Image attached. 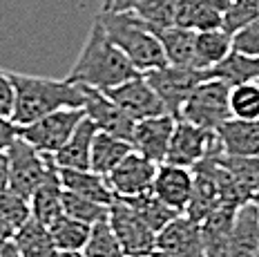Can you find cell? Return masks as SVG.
<instances>
[{
	"mask_svg": "<svg viewBox=\"0 0 259 257\" xmlns=\"http://www.w3.org/2000/svg\"><path fill=\"white\" fill-rule=\"evenodd\" d=\"M139 74L141 72L130 63V58L107 38L105 29L99 23H94L76 63L65 78L69 83L88 85V88L105 92V90L116 88Z\"/></svg>",
	"mask_w": 259,
	"mask_h": 257,
	"instance_id": "obj_1",
	"label": "cell"
},
{
	"mask_svg": "<svg viewBox=\"0 0 259 257\" xmlns=\"http://www.w3.org/2000/svg\"><path fill=\"white\" fill-rule=\"evenodd\" d=\"M14 85V112L12 121L16 125L34 123L40 116L63 108H83L85 92L67 78H45L29 74L9 72Z\"/></svg>",
	"mask_w": 259,
	"mask_h": 257,
	"instance_id": "obj_2",
	"label": "cell"
},
{
	"mask_svg": "<svg viewBox=\"0 0 259 257\" xmlns=\"http://www.w3.org/2000/svg\"><path fill=\"white\" fill-rule=\"evenodd\" d=\"M96 23L105 29L107 38L130 58V63L141 74L168 65L159 38L134 12H99Z\"/></svg>",
	"mask_w": 259,
	"mask_h": 257,
	"instance_id": "obj_3",
	"label": "cell"
},
{
	"mask_svg": "<svg viewBox=\"0 0 259 257\" xmlns=\"http://www.w3.org/2000/svg\"><path fill=\"white\" fill-rule=\"evenodd\" d=\"M230 85H226L219 78H206L197 85V90L188 96V101L183 103L177 119H183L192 125H199L203 130L217 132L219 125H224L230 116Z\"/></svg>",
	"mask_w": 259,
	"mask_h": 257,
	"instance_id": "obj_4",
	"label": "cell"
},
{
	"mask_svg": "<svg viewBox=\"0 0 259 257\" xmlns=\"http://www.w3.org/2000/svg\"><path fill=\"white\" fill-rule=\"evenodd\" d=\"M85 119L83 108H63L56 112L40 116L34 123L18 127V137L27 141L31 148H36L38 152L54 154L56 150L65 146L72 132L78 127V123Z\"/></svg>",
	"mask_w": 259,
	"mask_h": 257,
	"instance_id": "obj_5",
	"label": "cell"
},
{
	"mask_svg": "<svg viewBox=\"0 0 259 257\" xmlns=\"http://www.w3.org/2000/svg\"><path fill=\"white\" fill-rule=\"evenodd\" d=\"M145 81L150 83V88L156 92V96L161 99L163 108L168 114H172L177 119L179 112L183 108V103L188 101L197 85L208 78L206 69H194V67H179V65H163L150 69L143 74Z\"/></svg>",
	"mask_w": 259,
	"mask_h": 257,
	"instance_id": "obj_6",
	"label": "cell"
},
{
	"mask_svg": "<svg viewBox=\"0 0 259 257\" xmlns=\"http://www.w3.org/2000/svg\"><path fill=\"white\" fill-rule=\"evenodd\" d=\"M107 224L125 257H150L156 250V233L127 201L114 199L110 203Z\"/></svg>",
	"mask_w": 259,
	"mask_h": 257,
	"instance_id": "obj_7",
	"label": "cell"
},
{
	"mask_svg": "<svg viewBox=\"0 0 259 257\" xmlns=\"http://www.w3.org/2000/svg\"><path fill=\"white\" fill-rule=\"evenodd\" d=\"M7 161H9V188L18 192V195H23L25 199H29L34 195V190L47 179V175H50L54 165L52 154L38 152L20 137L7 148Z\"/></svg>",
	"mask_w": 259,
	"mask_h": 257,
	"instance_id": "obj_8",
	"label": "cell"
},
{
	"mask_svg": "<svg viewBox=\"0 0 259 257\" xmlns=\"http://www.w3.org/2000/svg\"><path fill=\"white\" fill-rule=\"evenodd\" d=\"M214 148H217V132L203 130V127L192 125V123H188L183 119H177L175 130H172V139H170V148H168L163 163L194 168Z\"/></svg>",
	"mask_w": 259,
	"mask_h": 257,
	"instance_id": "obj_9",
	"label": "cell"
},
{
	"mask_svg": "<svg viewBox=\"0 0 259 257\" xmlns=\"http://www.w3.org/2000/svg\"><path fill=\"white\" fill-rule=\"evenodd\" d=\"M154 175L156 163L150 161L143 154H139L137 150H132L105 179L116 199H132V197H139L143 192L152 190Z\"/></svg>",
	"mask_w": 259,
	"mask_h": 257,
	"instance_id": "obj_10",
	"label": "cell"
},
{
	"mask_svg": "<svg viewBox=\"0 0 259 257\" xmlns=\"http://www.w3.org/2000/svg\"><path fill=\"white\" fill-rule=\"evenodd\" d=\"M105 94L110 96L132 121L168 114L163 103H161V99L156 96L154 90L150 88V83L145 81L143 74H139V76L130 78V81L116 85V88H112V90H105Z\"/></svg>",
	"mask_w": 259,
	"mask_h": 257,
	"instance_id": "obj_11",
	"label": "cell"
},
{
	"mask_svg": "<svg viewBox=\"0 0 259 257\" xmlns=\"http://www.w3.org/2000/svg\"><path fill=\"white\" fill-rule=\"evenodd\" d=\"M80 88L85 92V105H83L85 116L94 123L96 130L130 141L137 121L130 119L103 90H94V88H88V85H80Z\"/></svg>",
	"mask_w": 259,
	"mask_h": 257,
	"instance_id": "obj_12",
	"label": "cell"
},
{
	"mask_svg": "<svg viewBox=\"0 0 259 257\" xmlns=\"http://www.w3.org/2000/svg\"><path fill=\"white\" fill-rule=\"evenodd\" d=\"M156 250L175 257H206L201 224L177 215L161 233H156Z\"/></svg>",
	"mask_w": 259,
	"mask_h": 257,
	"instance_id": "obj_13",
	"label": "cell"
},
{
	"mask_svg": "<svg viewBox=\"0 0 259 257\" xmlns=\"http://www.w3.org/2000/svg\"><path fill=\"white\" fill-rule=\"evenodd\" d=\"M175 116L172 114H159V116H150V119H141L134 123V132H132V148L139 154L148 157L150 161H154L156 165L165 161V154L170 148V139L172 130H175Z\"/></svg>",
	"mask_w": 259,
	"mask_h": 257,
	"instance_id": "obj_14",
	"label": "cell"
},
{
	"mask_svg": "<svg viewBox=\"0 0 259 257\" xmlns=\"http://www.w3.org/2000/svg\"><path fill=\"white\" fill-rule=\"evenodd\" d=\"M194 186L192 168H183L175 163H159L152 181V192L159 197L165 206L175 208L177 212H186V206L190 201Z\"/></svg>",
	"mask_w": 259,
	"mask_h": 257,
	"instance_id": "obj_15",
	"label": "cell"
},
{
	"mask_svg": "<svg viewBox=\"0 0 259 257\" xmlns=\"http://www.w3.org/2000/svg\"><path fill=\"white\" fill-rule=\"evenodd\" d=\"M217 141L224 154L230 157H257L259 154V121L228 119L217 127Z\"/></svg>",
	"mask_w": 259,
	"mask_h": 257,
	"instance_id": "obj_16",
	"label": "cell"
},
{
	"mask_svg": "<svg viewBox=\"0 0 259 257\" xmlns=\"http://www.w3.org/2000/svg\"><path fill=\"white\" fill-rule=\"evenodd\" d=\"M228 0H179L175 25L194 31L219 29L224 25V12Z\"/></svg>",
	"mask_w": 259,
	"mask_h": 257,
	"instance_id": "obj_17",
	"label": "cell"
},
{
	"mask_svg": "<svg viewBox=\"0 0 259 257\" xmlns=\"http://www.w3.org/2000/svg\"><path fill=\"white\" fill-rule=\"evenodd\" d=\"M259 253V208L252 201L237 208L228 257H257Z\"/></svg>",
	"mask_w": 259,
	"mask_h": 257,
	"instance_id": "obj_18",
	"label": "cell"
},
{
	"mask_svg": "<svg viewBox=\"0 0 259 257\" xmlns=\"http://www.w3.org/2000/svg\"><path fill=\"white\" fill-rule=\"evenodd\" d=\"M96 125L88 116L78 123V127L72 132V137L65 141L61 150L52 154L54 163L58 168H69V170H90V152H92V141L96 137Z\"/></svg>",
	"mask_w": 259,
	"mask_h": 257,
	"instance_id": "obj_19",
	"label": "cell"
},
{
	"mask_svg": "<svg viewBox=\"0 0 259 257\" xmlns=\"http://www.w3.org/2000/svg\"><path fill=\"white\" fill-rule=\"evenodd\" d=\"M237 208L219 206L201 222L203 248L206 257H228L230 253V233H233Z\"/></svg>",
	"mask_w": 259,
	"mask_h": 257,
	"instance_id": "obj_20",
	"label": "cell"
},
{
	"mask_svg": "<svg viewBox=\"0 0 259 257\" xmlns=\"http://www.w3.org/2000/svg\"><path fill=\"white\" fill-rule=\"evenodd\" d=\"M58 179L65 190L74 192L78 197H85L90 201L110 206L116 199L114 192L107 186V179L103 175H96L94 170H69V168H58Z\"/></svg>",
	"mask_w": 259,
	"mask_h": 257,
	"instance_id": "obj_21",
	"label": "cell"
},
{
	"mask_svg": "<svg viewBox=\"0 0 259 257\" xmlns=\"http://www.w3.org/2000/svg\"><path fill=\"white\" fill-rule=\"evenodd\" d=\"M154 36L159 38L163 47L165 61L170 65L179 67H194L197 69V54H194V40H197V31L172 25V27L156 29Z\"/></svg>",
	"mask_w": 259,
	"mask_h": 257,
	"instance_id": "obj_22",
	"label": "cell"
},
{
	"mask_svg": "<svg viewBox=\"0 0 259 257\" xmlns=\"http://www.w3.org/2000/svg\"><path fill=\"white\" fill-rule=\"evenodd\" d=\"M29 208H31V217H36L45 226H50L54 219L63 215V186L61 179H58L56 163L52 165L47 179L29 197Z\"/></svg>",
	"mask_w": 259,
	"mask_h": 257,
	"instance_id": "obj_23",
	"label": "cell"
},
{
	"mask_svg": "<svg viewBox=\"0 0 259 257\" xmlns=\"http://www.w3.org/2000/svg\"><path fill=\"white\" fill-rule=\"evenodd\" d=\"M132 150V143L125 139H118L114 135H107V132H96L90 152V170L107 177Z\"/></svg>",
	"mask_w": 259,
	"mask_h": 257,
	"instance_id": "obj_24",
	"label": "cell"
},
{
	"mask_svg": "<svg viewBox=\"0 0 259 257\" xmlns=\"http://www.w3.org/2000/svg\"><path fill=\"white\" fill-rule=\"evenodd\" d=\"M194 175V186H192V195L190 201L186 206V212L183 215L190 217L192 222L201 224L212 210H217L221 206V197L217 190V184L212 181V177L208 173H203L201 168H192Z\"/></svg>",
	"mask_w": 259,
	"mask_h": 257,
	"instance_id": "obj_25",
	"label": "cell"
},
{
	"mask_svg": "<svg viewBox=\"0 0 259 257\" xmlns=\"http://www.w3.org/2000/svg\"><path fill=\"white\" fill-rule=\"evenodd\" d=\"M12 242L18 246L23 257H54L58 253L54 248L50 228L45 224H40L36 217H29L23 226L14 230Z\"/></svg>",
	"mask_w": 259,
	"mask_h": 257,
	"instance_id": "obj_26",
	"label": "cell"
},
{
	"mask_svg": "<svg viewBox=\"0 0 259 257\" xmlns=\"http://www.w3.org/2000/svg\"><path fill=\"white\" fill-rule=\"evenodd\" d=\"M208 76L219 78L230 88L241 83H255L259 81V58L239 54V52L233 50L221 63L208 69Z\"/></svg>",
	"mask_w": 259,
	"mask_h": 257,
	"instance_id": "obj_27",
	"label": "cell"
},
{
	"mask_svg": "<svg viewBox=\"0 0 259 257\" xmlns=\"http://www.w3.org/2000/svg\"><path fill=\"white\" fill-rule=\"evenodd\" d=\"M233 52V36L224 29H206L197 31L194 54H197V69H208L221 63Z\"/></svg>",
	"mask_w": 259,
	"mask_h": 257,
	"instance_id": "obj_28",
	"label": "cell"
},
{
	"mask_svg": "<svg viewBox=\"0 0 259 257\" xmlns=\"http://www.w3.org/2000/svg\"><path fill=\"white\" fill-rule=\"evenodd\" d=\"M47 228H50L52 242H54V248L56 250H83L85 244H88L92 226L63 212V215L58 219H54Z\"/></svg>",
	"mask_w": 259,
	"mask_h": 257,
	"instance_id": "obj_29",
	"label": "cell"
},
{
	"mask_svg": "<svg viewBox=\"0 0 259 257\" xmlns=\"http://www.w3.org/2000/svg\"><path fill=\"white\" fill-rule=\"evenodd\" d=\"M123 201H127L130 206L137 210V215L141 217L154 233H161L177 215H181V212H177L175 208L165 206L152 190L143 192V195H139V197H132V199H123Z\"/></svg>",
	"mask_w": 259,
	"mask_h": 257,
	"instance_id": "obj_30",
	"label": "cell"
},
{
	"mask_svg": "<svg viewBox=\"0 0 259 257\" xmlns=\"http://www.w3.org/2000/svg\"><path fill=\"white\" fill-rule=\"evenodd\" d=\"M230 116L239 121H259V83H241L230 88Z\"/></svg>",
	"mask_w": 259,
	"mask_h": 257,
	"instance_id": "obj_31",
	"label": "cell"
},
{
	"mask_svg": "<svg viewBox=\"0 0 259 257\" xmlns=\"http://www.w3.org/2000/svg\"><path fill=\"white\" fill-rule=\"evenodd\" d=\"M177 5L179 0H139V5L132 9L152 31L172 27L177 18Z\"/></svg>",
	"mask_w": 259,
	"mask_h": 257,
	"instance_id": "obj_32",
	"label": "cell"
},
{
	"mask_svg": "<svg viewBox=\"0 0 259 257\" xmlns=\"http://www.w3.org/2000/svg\"><path fill=\"white\" fill-rule=\"evenodd\" d=\"M63 212L92 226V224L105 222L107 212H110V206L90 201V199H85V197H78V195H74V192L63 188Z\"/></svg>",
	"mask_w": 259,
	"mask_h": 257,
	"instance_id": "obj_33",
	"label": "cell"
},
{
	"mask_svg": "<svg viewBox=\"0 0 259 257\" xmlns=\"http://www.w3.org/2000/svg\"><path fill=\"white\" fill-rule=\"evenodd\" d=\"M80 253L85 257H125L114 233H112L110 224H107V219L99 224H92L88 244H85V248Z\"/></svg>",
	"mask_w": 259,
	"mask_h": 257,
	"instance_id": "obj_34",
	"label": "cell"
},
{
	"mask_svg": "<svg viewBox=\"0 0 259 257\" xmlns=\"http://www.w3.org/2000/svg\"><path fill=\"white\" fill-rule=\"evenodd\" d=\"M257 18H259V0H228L221 29L233 36L235 31H239L241 27L250 25Z\"/></svg>",
	"mask_w": 259,
	"mask_h": 257,
	"instance_id": "obj_35",
	"label": "cell"
},
{
	"mask_svg": "<svg viewBox=\"0 0 259 257\" xmlns=\"http://www.w3.org/2000/svg\"><path fill=\"white\" fill-rule=\"evenodd\" d=\"M0 215L7 219L14 228L23 226L27 219L31 217V208L29 199H25L23 195L14 192L12 188L0 190Z\"/></svg>",
	"mask_w": 259,
	"mask_h": 257,
	"instance_id": "obj_36",
	"label": "cell"
},
{
	"mask_svg": "<svg viewBox=\"0 0 259 257\" xmlns=\"http://www.w3.org/2000/svg\"><path fill=\"white\" fill-rule=\"evenodd\" d=\"M233 50L246 56L259 58V18L233 34Z\"/></svg>",
	"mask_w": 259,
	"mask_h": 257,
	"instance_id": "obj_37",
	"label": "cell"
},
{
	"mask_svg": "<svg viewBox=\"0 0 259 257\" xmlns=\"http://www.w3.org/2000/svg\"><path fill=\"white\" fill-rule=\"evenodd\" d=\"M14 112V85L9 78V72L0 69V116L12 119Z\"/></svg>",
	"mask_w": 259,
	"mask_h": 257,
	"instance_id": "obj_38",
	"label": "cell"
},
{
	"mask_svg": "<svg viewBox=\"0 0 259 257\" xmlns=\"http://www.w3.org/2000/svg\"><path fill=\"white\" fill-rule=\"evenodd\" d=\"M16 139H18V125L7 116H0V152H5Z\"/></svg>",
	"mask_w": 259,
	"mask_h": 257,
	"instance_id": "obj_39",
	"label": "cell"
},
{
	"mask_svg": "<svg viewBox=\"0 0 259 257\" xmlns=\"http://www.w3.org/2000/svg\"><path fill=\"white\" fill-rule=\"evenodd\" d=\"M137 5H139V0H103L101 3V12H110V14L132 12Z\"/></svg>",
	"mask_w": 259,
	"mask_h": 257,
	"instance_id": "obj_40",
	"label": "cell"
},
{
	"mask_svg": "<svg viewBox=\"0 0 259 257\" xmlns=\"http://www.w3.org/2000/svg\"><path fill=\"white\" fill-rule=\"evenodd\" d=\"M9 188V161H7V150L0 152V190Z\"/></svg>",
	"mask_w": 259,
	"mask_h": 257,
	"instance_id": "obj_41",
	"label": "cell"
},
{
	"mask_svg": "<svg viewBox=\"0 0 259 257\" xmlns=\"http://www.w3.org/2000/svg\"><path fill=\"white\" fill-rule=\"evenodd\" d=\"M0 257H23L18 250V246H16L12 239H7L3 246H0Z\"/></svg>",
	"mask_w": 259,
	"mask_h": 257,
	"instance_id": "obj_42",
	"label": "cell"
},
{
	"mask_svg": "<svg viewBox=\"0 0 259 257\" xmlns=\"http://www.w3.org/2000/svg\"><path fill=\"white\" fill-rule=\"evenodd\" d=\"M14 230H16V228L12 226V224H9L3 215H0V239H3V242L12 239V237H14Z\"/></svg>",
	"mask_w": 259,
	"mask_h": 257,
	"instance_id": "obj_43",
	"label": "cell"
},
{
	"mask_svg": "<svg viewBox=\"0 0 259 257\" xmlns=\"http://www.w3.org/2000/svg\"><path fill=\"white\" fill-rule=\"evenodd\" d=\"M54 257H85L80 250H58Z\"/></svg>",
	"mask_w": 259,
	"mask_h": 257,
	"instance_id": "obj_44",
	"label": "cell"
},
{
	"mask_svg": "<svg viewBox=\"0 0 259 257\" xmlns=\"http://www.w3.org/2000/svg\"><path fill=\"white\" fill-rule=\"evenodd\" d=\"M150 257H175V255H168V253H161V250H154Z\"/></svg>",
	"mask_w": 259,
	"mask_h": 257,
	"instance_id": "obj_45",
	"label": "cell"
},
{
	"mask_svg": "<svg viewBox=\"0 0 259 257\" xmlns=\"http://www.w3.org/2000/svg\"><path fill=\"white\" fill-rule=\"evenodd\" d=\"M250 201H252V203H255V206L259 208V190L255 192V195H252V199H250Z\"/></svg>",
	"mask_w": 259,
	"mask_h": 257,
	"instance_id": "obj_46",
	"label": "cell"
},
{
	"mask_svg": "<svg viewBox=\"0 0 259 257\" xmlns=\"http://www.w3.org/2000/svg\"><path fill=\"white\" fill-rule=\"evenodd\" d=\"M257 257H259V253H257Z\"/></svg>",
	"mask_w": 259,
	"mask_h": 257,
	"instance_id": "obj_47",
	"label": "cell"
},
{
	"mask_svg": "<svg viewBox=\"0 0 259 257\" xmlns=\"http://www.w3.org/2000/svg\"><path fill=\"white\" fill-rule=\"evenodd\" d=\"M257 83H259V81H257Z\"/></svg>",
	"mask_w": 259,
	"mask_h": 257,
	"instance_id": "obj_48",
	"label": "cell"
}]
</instances>
